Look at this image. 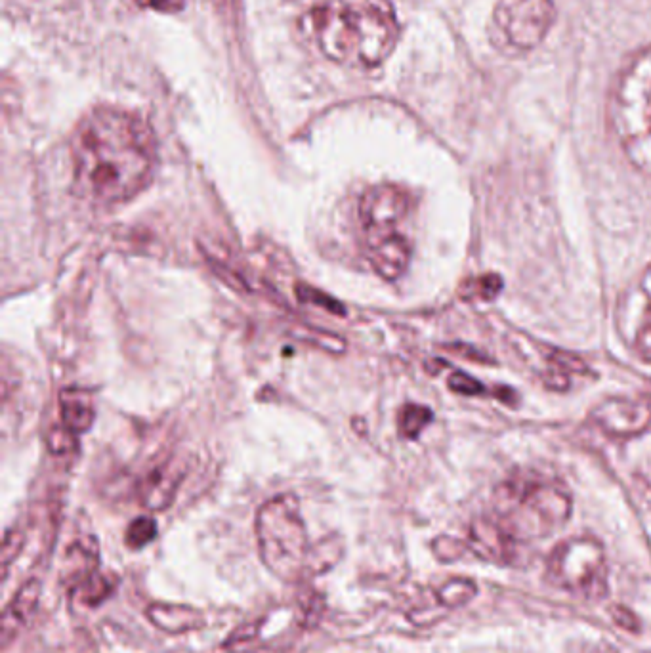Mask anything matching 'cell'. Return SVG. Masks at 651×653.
<instances>
[{
    "mask_svg": "<svg viewBox=\"0 0 651 653\" xmlns=\"http://www.w3.org/2000/svg\"><path fill=\"white\" fill-rule=\"evenodd\" d=\"M256 537L266 568L287 583L300 581L308 573H319L336 560V556H327L336 552L335 539L327 541L325 548L310 547L300 503L291 493L273 497L258 510Z\"/></svg>",
    "mask_w": 651,
    "mask_h": 653,
    "instance_id": "3",
    "label": "cell"
},
{
    "mask_svg": "<svg viewBox=\"0 0 651 653\" xmlns=\"http://www.w3.org/2000/svg\"><path fill=\"white\" fill-rule=\"evenodd\" d=\"M447 382H449V388L453 392L462 394V396H478L485 390V386L480 380L472 379V377H468L464 373H453Z\"/></svg>",
    "mask_w": 651,
    "mask_h": 653,
    "instance_id": "22",
    "label": "cell"
},
{
    "mask_svg": "<svg viewBox=\"0 0 651 653\" xmlns=\"http://www.w3.org/2000/svg\"><path fill=\"white\" fill-rule=\"evenodd\" d=\"M184 463L170 459L153 468L140 485V499L149 510H165L172 505L174 495L184 480Z\"/></svg>",
    "mask_w": 651,
    "mask_h": 653,
    "instance_id": "12",
    "label": "cell"
},
{
    "mask_svg": "<svg viewBox=\"0 0 651 653\" xmlns=\"http://www.w3.org/2000/svg\"><path fill=\"white\" fill-rule=\"evenodd\" d=\"M48 445L54 453H67L75 449V434L67 428H54L48 436Z\"/></svg>",
    "mask_w": 651,
    "mask_h": 653,
    "instance_id": "25",
    "label": "cell"
},
{
    "mask_svg": "<svg viewBox=\"0 0 651 653\" xmlns=\"http://www.w3.org/2000/svg\"><path fill=\"white\" fill-rule=\"evenodd\" d=\"M241 653H281L279 650H275V648H268V646H262V648H256V650H249V652H241Z\"/></svg>",
    "mask_w": 651,
    "mask_h": 653,
    "instance_id": "30",
    "label": "cell"
},
{
    "mask_svg": "<svg viewBox=\"0 0 651 653\" xmlns=\"http://www.w3.org/2000/svg\"><path fill=\"white\" fill-rule=\"evenodd\" d=\"M476 592H478V587L474 581L455 577L438 590V598H440L441 604L447 608H459L466 602H470L476 596Z\"/></svg>",
    "mask_w": 651,
    "mask_h": 653,
    "instance_id": "17",
    "label": "cell"
},
{
    "mask_svg": "<svg viewBox=\"0 0 651 653\" xmlns=\"http://www.w3.org/2000/svg\"><path fill=\"white\" fill-rule=\"evenodd\" d=\"M468 295L483 298V300H493L495 296L503 291V279L501 275L487 274L478 279L468 281Z\"/></svg>",
    "mask_w": 651,
    "mask_h": 653,
    "instance_id": "20",
    "label": "cell"
},
{
    "mask_svg": "<svg viewBox=\"0 0 651 653\" xmlns=\"http://www.w3.org/2000/svg\"><path fill=\"white\" fill-rule=\"evenodd\" d=\"M75 186L84 197L113 205L146 188L155 165V140L146 123L123 109L88 113L71 142Z\"/></svg>",
    "mask_w": 651,
    "mask_h": 653,
    "instance_id": "1",
    "label": "cell"
},
{
    "mask_svg": "<svg viewBox=\"0 0 651 653\" xmlns=\"http://www.w3.org/2000/svg\"><path fill=\"white\" fill-rule=\"evenodd\" d=\"M634 350L640 356L642 361L651 363V312L648 310V317L642 323V327L638 329L636 338H634Z\"/></svg>",
    "mask_w": 651,
    "mask_h": 653,
    "instance_id": "24",
    "label": "cell"
},
{
    "mask_svg": "<svg viewBox=\"0 0 651 653\" xmlns=\"http://www.w3.org/2000/svg\"><path fill=\"white\" fill-rule=\"evenodd\" d=\"M304 27L323 56L354 69L384 64L398 44L390 0H325L308 12Z\"/></svg>",
    "mask_w": 651,
    "mask_h": 653,
    "instance_id": "2",
    "label": "cell"
},
{
    "mask_svg": "<svg viewBox=\"0 0 651 653\" xmlns=\"http://www.w3.org/2000/svg\"><path fill=\"white\" fill-rule=\"evenodd\" d=\"M434 552H436V556L440 558L441 562H453V560L461 558L462 554L466 552V545L461 541H457V539H451V537H440L434 543Z\"/></svg>",
    "mask_w": 651,
    "mask_h": 653,
    "instance_id": "23",
    "label": "cell"
},
{
    "mask_svg": "<svg viewBox=\"0 0 651 653\" xmlns=\"http://www.w3.org/2000/svg\"><path fill=\"white\" fill-rule=\"evenodd\" d=\"M571 516V497L560 485L527 480L499 489L493 520L518 545L552 535Z\"/></svg>",
    "mask_w": 651,
    "mask_h": 653,
    "instance_id": "4",
    "label": "cell"
},
{
    "mask_svg": "<svg viewBox=\"0 0 651 653\" xmlns=\"http://www.w3.org/2000/svg\"><path fill=\"white\" fill-rule=\"evenodd\" d=\"M611 125L630 163L651 176V48L623 69L611 98Z\"/></svg>",
    "mask_w": 651,
    "mask_h": 653,
    "instance_id": "5",
    "label": "cell"
},
{
    "mask_svg": "<svg viewBox=\"0 0 651 653\" xmlns=\"http://www.w3.org/2000/svg\"><path fill=\"white\" fill-rule=\"evenodd\" d=\"M611 617H613V621H615L619 627H623L625 631H640V627H638V625H640V623H638V617H636L629 608H625V606H613V608H611Z\"/></svg>",
    "mask_w": 651,
    "mask_h": 653,
    "instance_id": "27",
    "label": "cell"
},
{
    "mask_svg": "<svg viewBox=\"0 0 651 653\" xmlns=\"http://www.w3.org/2000/svg\"><path fill=\"white\" fill-rule=\"evenodd\" d=\"M157 535V524L153 518L142 516L126 529V545L130 548L146 547Z\"/></svg>",
    "mask_w": 651,
    "mask_h": 653,
    "instance_id": "19",
    "label": "cell"
},
{
    "mask_svg": "<svg viewBox=\"0 0 651 653\" xmlns=\"http://www.w3.org/2000/svg\"><path fill=\"white\" fill-rule=\"evenodd\" d=\"M60 413L63 428L75 436L88 432L96 415L92 394L83 388H65L60 392Z\"/></svg>",
    "mask_w": 651,
    "mask_h": 653,
    "instance_id": "13",
    "label": "cell"
},
{
    "mask_svg": "<svg viewBox=\"0 0 651 653\" xmlns=\"http://www.w3.org/2000/svg\"><path fill=\"white\" fill-rule=\"evenodd\" d=\"M365 254L373 270L386 281H396L411 262V245L401 233L367 237Z\"/></svg>",
    "mask_w": 651,
    "mask_h": 653,
    "instance_id": "10",
    "label": "cell"
},
{
    "mask_svg": "<svg viewBox=\"0 0 651 653\" xmlns=\"http://www.w3.org/2000/svg\"><path fill=\"white\" fill-rule=\"evenodd\" d=\"M149 621L159 627L161 631L178 634V632L193 631L203 627L205 619L203 615L188 606H176V604H153L147 608Z\"/></svg>",
    "mask_w": 651,
    "mask_h": 653,
    "instance_id": "15",
    "label": "cell"
},
{
    "mask_svg": "<svg viewBox=\"0 0 651 653\" xmlns=\"http://www.w3.org/2000/svg\"><path fill=\"white\" fill-rule=\"evenodd\" d=\"M430 422H432V411L428 407L409 403L399 411V434L407 440H415Z\"/></svg>",
    "mask_w": 651,
    "mask_h": 653,
    "instance_id": "16",
    "label": "cell"
},
{
    "mask_svg": "<svg viewBox=\"0 0 651 653\" xmlns=\"http://www.w3.org/2000/svg\"><path fill=\"white\" fill-rule=\"evenodd\" d=\"M298 298L302 302H310V304H317V306H323L327 308L331 314H344V308L342 304H338L336 300H333L331 296L323 295L319 291H315L312 287H298Z\"/></svg>",
    "mask_w": 651,
    "mask_h": 653,
    "instance_id": "21",
    "label": "cell"
},
{
    "mask_svg": "<svg viewBox=\"0 0 651 653\" xmlns=\"http://www.w3.org/2000/svg\"><path fill=\"white\" fill-rule=\"evenodd\" d=\"M470 547L485 560L506 566L516 560L520 545L493 518H480L470 529Z\"/></svg>",
    "mask_w": 651,
    "mask_h": 653,
    "instance_id": "11",
    "label": "cell"
},
{
    "mask_svg": "<svg viewBox=\"0 0 651 653\" xmlns=\"http://www.w3.org/2000/svg\"><path fill=\"white\" fill-rule=\"evenodd\" d=\"M409 211L407 193L398 186L380 184L365 191L359 203L363 235L398 232V224Z\"/></svg>",
    "mask_w": 651,
    "mask_h": 653,
    "instance_id": "8",
    "label": "cell"
},
{
    "mask_svg": "<svg viewBox=\"0 0 651 653\" xmlns=\"http://www.w3.org/2000/svg\"><path fill=\"white\" fill-rule=\"evenodd\" d=\"M554 20L552 0H499L491 20V39L504 54H524L543 43Z\"/></svg>",
    "mask_w": 651,
    "mask_h": 653,
    "instance_id": "7",
    "label": "cell"
},
{
    "mask_svg": "<svg viewBox=\"0 0 651 653\" xmlns=\"http://www.w3.org/2000/svg\"><path fill=\"white\" fill-rule=\"evenodd\" d=\"M590 419L609 436L630 438L650 428L651 407L646 401L609 398L592 409Z\"/></svg>",
    "mask_w": 651,
    "mask_h": 653,
    "instance_id": "9",
    "label": "cell"
},
{
    "mask_svg": "<svg viewBox=\"0 0 651 653\" xmlns=\"http://www.w3.org/2000/svg\"><path fill=\"white\" fill-rule=\"evenodd\" d=\"M136 2L159 12H178L184 6V0H136Z\"/></svg>",
    "mask_w": 651,
    "mask_h": 653,
    "instance_id": "28",
    "label": "cell"
},
{
    "mask_svg": "<svg viewBox=\"0 0 651 653\" xmlns=\"http://www.w3.org/2000/svg\"><path fill=\"white\" fill-rule=\"evenodd\" d=\"M640 285H642V291H644V295H646L648 302H650V308L648 310L651 312V264L648 266V270L644 272V275H642Z\"/></svg>",
    "mask_w": 651,
    "mask_h": 653,
    "instance_id": "29",
    "label": "cell"
},
{
    "mask_svg": "<svg viewBox=\"0 0 651 653\" xmlns=\"http://www.w3.org/2000/svg\"><path fill=\"white\" fill-rule=\"evenodd\" d=\"M548 581L575 596L598 600L608 592L604 545L594 537H571L548 556Z\"/></svg>",
    "mask_w": 651,
    "mask_h": 653,
    "instance_id": "6",
    "label": "cell"
},
{
    "mask_svg": "<svg viewBox=\"0 0 651 653\" xmlns=\"http://www.w3.org/2000/svg\"><path fill=\"white\" fill-rule=\"evenodd\" d=\"M88 653H92V652H88Z\"/></svg>",
    "mask_w": 651,
    "mask_h": 653,
    "instance_id": "31",
    "label": "cell"
},
{
    "mask_svg": "<svg viewBox=\"0 0 651 653\" xmlns=\"http://www.w3.org/2000/svg\"><path fill=\"white\" fill-rule=\"evenodd\" d=\"M111 590H113V583H109L107 577L92 573V575H88L86 579H83V583H81V587L77 592H79V596H81V600L86 606H98L111 594Z\"/></svg>",
    "mask_w": 651,
    "mask_h": 653,
    "instance_id": "18",
    "label": "cell"
},
{
    "mask_svg": "<svg viewBox=\"0 0 651 653\" xmlns=\"http://www.w3.org/2000/svg\"><path fill=\"white\" fill-rule=\"evenodd\" d=\"M21 545H23V539H21V535L18 531H10V533H6V537H4V547H2V568H4V571H6L8 566H10L12 558L18 556Z\"/></svg>",
    "mask_w": 651,
    "mask_h": 653,
    "instance_id": "26",
    "label": "cell"
},
{
    "mask_svg": "<svg viewBox=\"0 0 651 653\" xmlns=\"http://www.w3.org/2000/svg\"><path fill=\"white\" fill-rule=\"evenodd\" d=\"M39 598H41V583L35 581V579L27 581L18 590L12 604L4 610V615H2V640H4V644L10 642V638L27 623V619L31 617V613L39 604Z\"/></svg>",
    "mask_w": 651,
    "mask_h": 653,
    "instance_id": "14",
    "label": "cell"
}]
</instances>
